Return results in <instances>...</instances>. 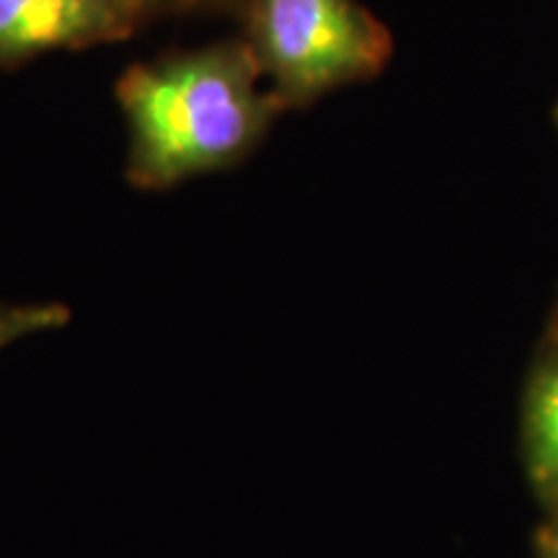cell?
<instances>
[{
  "mask_svg": "<svg viewBox=\"0 0 558 558\" xmlns=\"http://www.w3.org/2000/svg\"><path fill=\"white\" fill-rule=\"evenodd\" d=\"M262 70L246 41L166 52L117 81L130 130L128 181L171 190L248 156L284 107L259 90Z\"/></svg>",
  "mask_w": 558,
  "mask_h": 558,
  "instance_id": "obj_1",
  "label": "cell"
},
{
  "mask_svg": "<svg viewBox=\"0 0 558 558\" xmlns=\"http://www.w3.org/2000/svg\"><path fill=\"white\" fill-rule=\"evenodd\" d=\"M246 45L282 107L373 78L390 58V34L357 0H241Z\"/></svg>",
  "mask_w": 558,
  "mask_h": 558,
  "instance_id": "obj_2",
  "label": "cell"
},
{
  "mask_svg": "<svg viewBox=\"0 0 558 558\" xmlns=\"http://www.w3.org/2000/svg\"><path fill=\"white\" fill-rule=\"evenodd\" d=\"M148 21L140 0H0V68L124 41Z\"/></svg>",
  "mask_w": 558,
  "mask_h": 558,
  "instance_id": "obj_3",
  "label": "cell"
},
{
  "mask_svg": "<svg viewBox=\"0 0 558 558\" xmlns=\"http://www.w3.org/2000/svg\"><path fill=\"white\" fill-rule=\"evenodd\" d=\"M522 448L530 481L558 494V352L535 369L522 409Z\"/></svg>",
  "mask_w": 558,
  "mask_h": 558,
  "instance_id": "obj_4",
  "label": "cell"
},
{
  "mask_svg": "<svg viewBox=\"0 0 558 558\" xmlns=\"http://www.w3.org/2000/svg\"><path fill=\"white\" fill-rule=\"evenodd\" d=\"M70 318H73V313L65 303H0V349L11 347L13 341L24 337H32V333L65 329Z\"/></svg>",
  "mask_w": 558,
  "mask_h": 558,
  "instance_id": "obj_5",
  "label": "cell"
},
{
  "mask_svg": "<svg viewBox=\"0 0 558 558\" xmlns=\"http://www.w3.org/2000/svg\"><path fill=\"white\" fill-rule=\"evenodd\" d=\"M150 21L166 16H181V13L239 9L241 0H140Z\"/></svg>",
  "mask_w": 558,
  "mask_h": 558,
  "instance_id": "obj_6",
  "label": "cell"
},
{
  "mask_svg": "<svg viewBox=\"0 0 558 558\" xmlns=\"http://www.w3.org/2000/svg\"><path fill=\"white\" fill-rule=\"evenodd\" d=\"M538 550L541 558H558V518L550 520L548 525L541 530Z\"/></svg>",
  "mask_w": 558,
  "mask_h": 558,
  "instance_id": "obj_7",
  "label": "cell"
}]
</instances>
